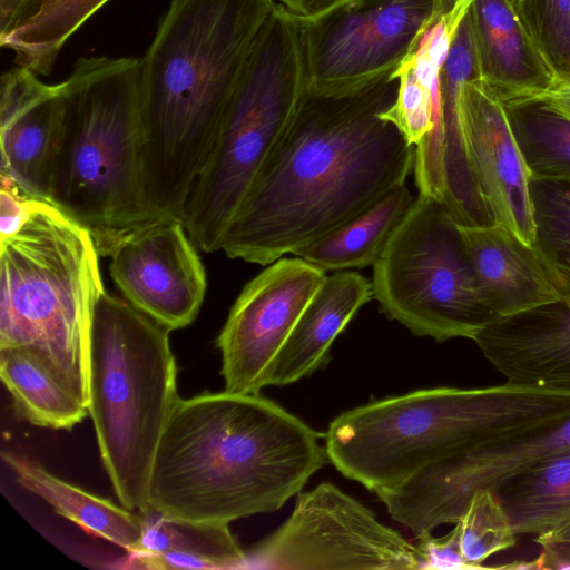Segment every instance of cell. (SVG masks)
<instances>
[{
  "label": "cell",
  "mask_w": 570,
  "mask_h": 570,
  "mask_svg": "<svg viewBox=\"0 0 570 570\" xmlns=\"http://www.w3.org/2000/svg\"><path fill=\"white\" fill-rule=\"evenodd\" d=\"M391 76L356 92L305 91L284 136L230 222L220 250L267 266L361 214L413 173L414 146L381 118Z\"/></svg>",
  "instance_id": "obj_1"
},
{
  "label": "cell",
  "mask_w": 570,
  "mask_h": 570,
  "mask_svg": "<svg viewBox=\"0 0 570 570\" xmlns=\"http://www.w3.org/2000/svg\"><path fill=\"white\" fill-rule=\"evenodd\" d=\"M322 438L259 394L180 397L156 451L148 505L226 524L277 511L328 460Z\"/></svg>",
  "instance_id": "obj_2"
},
{
  "label": "cell",
  "mask_w": 570,
  "mask_h": 570,
  "mask_svg": "<svg viewBox=\"0 0 570 570\" xmlns=\"http://www.w3.org/2000/svg\"><path fill=\"white\" fill-rule=\"evenodd\" d=\"M274 0H171L141 57L140 169L153 217L188 195Z\"/></svg>",
  "instance_id": "obj_3"
},
{
  "label": "cell",
  "mask_w": 570,
  "mask_h": 570,
  "mask_svg": "<svg viewBox=\"0 0 570 570\" xmlns=\"http://www.w3.org/2000/svg\"><path fill=\"white\" fill-rule=\"evenodd\" d=\"M570 415V392L503 384L435 387L386 397L336 416L328 461L376 493L422 468L507 433Z\"/></svg>",
  "instance_id": "obj_4"
},
{
  "label": "cell",
  "mask_w": 570,
  "mask_h": 570,
  "mask_svg": "<svg viewBox=\"0 0 570 570\" xmlns=\"http://www.w3.org/2000/svg\"><path fill=\"white\" fill-rule=\"evenodd\" d=\"M50 203L86 227L99 255L151 218L141 183V59L83 57L59 83Z\"/></svg>",
  "instance_id": "obj_5"
},
{
  "label": "cell",
  "mask_w": 570,
  "mask_h": 570,
  "mask_svg": "<svg viewBox=\"0 0 570 570\" xmlns=\"http://www.w3.org/2000/svg\"><path fill=\"white\" fill-rule=\"evenodd\" d=\"M105 292L90 232L35 199L20 229L0 239V348L30 352L88 407L92 322Z\"/></svg>",
  "instance_id": "obj_6"
},
{
  "label": "cell",
  "mask_w": 570,
  "mask_h": 570,
  "mask_svg": "<svg viewBox=\"0 0 570 570\" xmlns=\"http://www.w3.org/2000/svg\"><path fill=\"white\" fill-rule=\"evenodd\" d=\"M169 331L125 298L105 292L89 354L88 412L120 505L141 511L156 451L180 399Z\"/></svg>",
  "instance_id": "obj_7"
},
{
  "label": "cell",
  "mask_w": 570,
  "mask_h": 570,
  "mask_svg": "<svg viewBox=\"0 0 570 570\" xmlns=\"http://www.w3.org/2000/svg\"><path fill=\"white\" fill-rule=\"evenodd\" d=\"M306 89L298 20L281 3L275 4L185 204L183 223L198 250H220L230 222L284 136Z\"/></svg>",
  "instance_id": "obj_8"
},
{
  "label": "cell",
  "mask_w": 570,
  "mask_h": 570,
  "mask_svg": "<svg viewBox=\"0 0 570 570\" xmlns=\"http://www.w3.org/2000/svg\"><path fill=\"white\" fill-rule=\"evenodd\" d=\"M373 298L417 336L473 340L497 318L484 304L458 223L417 195L373 266Z\"/></svg>",
  "instance_id": "obj_9"
},
{
  "label": "cell",
  "mask_w": 570,
  "mask_h": 570,
  "mask_svg": "<svg viewBox=\"0 0 570 570\" xmlns=\"http://www.w3.org/2000/svg\"><path fill=\"white\" fill-rule=\"evenodd\" d=\"M243 569H424L419 547L331 482L299 492L289 518L246 551Z\"/></svg>",
  "instance_id": "obj_10"
},
{
  "label": "cell",
  "mask_w": 570,
  "mask_h": 570,
  "mask_svg": "<svg viewBox=\"0 0 570 570\" xmlns=\"http://www.w3.org/2000/svg\"><path fill=\"white\" fill-rule=\"evenodd\" d=\"M443 0H353L297 18L307 91L337 97L391 76Z\"/></svg>",
  "instance_id": "obj_11"
},
{
  "label": "cell",
  "mask_w": 570,
  "mask_h": 570,
  "mask_svg": "<svg viewBox=\"0 0 570 570\" xmlns=\"http://www.w3.org/2000/svg\"><path fill=\"white\" fill-rule=\"evenodd\" d=\"M570 446V415L544 421L433 462L400 484L376 492L391 518L416 538L456 523L473 494Z\"/></svg>",
  "instance_id": "obj_12"
},
{
  "label": "cell",
  "mask_w": 570,
  "mask_h": 570,
  "mask_svg": "<svg viewBox=\"0 0 570 570\" xmlns=\"http://www.w3.org/2000/svg\"><path fill=\"white\" fill-rule=\"evenodd\" d=\"M326 273L301 257L279 258L250 279L217 336L224 390L259 394L272 364Z\"/></svg>",
  "instance_id": "obj_13"
},
{
  "label": "cell",
  "mask_w": 570,
  "mask_h": 570,
  "mask_svg": "<svg viewBox=\"0 0 570 570\" xmlns=\"http://www.w3.org/2000/svg\"><path fill=\"white\" fill-rule=\"evenodd\" d=\"M197 250L183 220L166 215L124 232L106 256L125 299L175 331L195 321L206 294V272Z\"/></svg>",
  "instance_id": "obj_14"
},
{
  "label": "cell",
  "mask_w": 570,
  "mask_h": 570,
  "mask_svg": "<svg viewBox=\"0 0 570 570\" xmlns=\"http://www.w3.org/2000/svg\"><path fill=\"white\" fill-rule=\"evenodd\" d=\"M460 121L468 167L489 224L534 246L531 173L500 98L484 81L462 86Z\"/></svg>",
  "instance_id": "obj_15"
},
{
  "label": "cell",
  "mask_w": 570,
  "mask_h": 570,
  "mask_svg": "<svg viewBox=\"0 0 570 570\" xmlns=\"http://www.w3.org/2000/svg\"><path fill=\"white\" fill-rule=\"evenodd\" d=\"M61 110L59 83L47 85L20 66L2 75L0 174L31 199L50 203Z\"/></svg>",
  "instance_id": "obj_16"
},
{
  "label": "cell",
  "mask_w": 570,
  "mask_h": 570,
  "mask_svg": "<svg viewBox=\"0 0 570 570\" xmlns=\"http://www.w3.org/2000/svg\"><path fill=\"white\" fill-rule=\"evenodd\" d=\"M508 384L570 392V299L501 317L473 338Z\"/></svg>",
  "instance_id": "obj_17"
},
{
  "label": "cell",
  "mask_w": 570,
  "mask_h": 570,
  "mask_svg": "<svg viewBox=\"0 0 570 570\" xmlns=\"http://www.w3.org/2000/svg\"><path fill=\"white\" fill-rule=\"evenodd\" d=\"M458 228L484 304L497 320L560 298L535 246L498 224Z\"/></svg>",
  "instance_id": "obj_18"
},
{
  "label": "cell",
  "mask_w": 570,
  "mask_h": 570,
  "mask_svg": "<svg viewBox=\"0 0 570 570\" xmlns=\"http://www.w3.org/2000/svg\"><path fill=\"white\" fill-rule=\"evenodd\" d=\"M469 14L482 81L499 98L554 86L552 70L509 0H472Z\"/></svg>",
  "instance_id": "obj_19"
},
{
  "label": "cell",
  "mask_w": 570,
  "mask_h": 570,
  "mask_svg": "<svg viewBox=\"0 0 570 570\" xmlns=\"http://www.w3.org/2000/svg\"><path fill=\"white\" fill-rule=\"evenodd\" d=\"M372 298V283L360 273L326 276L276 355L268 385L295 383L324 365L334 340Z\"/></svg>",
  "instance_id": "obj_20"
},
{
  "label": "cell",
  "mask_w": 570,
  "mask_h": 570,
  "mask_svg": "<svg viewBox=\"0 0 570 570\" xmlns=\"http://www.w3.org/2000/svg\"><path fill=\"white\" fill-rule=\"evenodd\" d=\"M482 80L469 10L452 40L440 79L444 135L443 207L464 226L488 225L468 167L460 121V94L468 81Z\"/></svg>",
  "instance_id": "obj_21"
},
{
  "label": "cell",
  "mask_w": 570,
  "mask_h": 570,
  "mask_svg": "<svg viewBox=\"0 0 570 570\" xmlns=\"http://www.w3.org/2000/svg\"><path fill=\"white\" fill-rule=\"evenodd\" d=\"M3 462L17 483L46 501L58 514L86 532L131 551L141 535L137 511L118 507L49 472L38 462L12 451H2Z\"/></svg>",
  "instance_id": "obj_22"
},
{
  "label": "cell",
  "mask_w": 570,
  "mask_h": 570,
  "mask_svg": "<svg viewBox=\"0 0 570 570\" xmlns=\"http://www.w3.org/2000/svg\"><path fill=\"white\" fill-rule=\"evenodd\" d=\"M416 197L406 184L294 255L325 273L374 266Z\"/></svg>",
  "instance_id": "obj_23"
},
{
  "label": "cell",
  "mask_w": 570,
  "mask_h": 570,
  "mask_svg": "<svg viewBox=\"0 0 570 570\" xmlns=\"http://www.w3.org/2000/svg\"><path fill=\"white\" fill-rule=\"evenodd\" d=\"M492 492L517 535L556 530L570 521V446L510 475Z\"/></svg>",
  "instance_id": "obj_24"
},
{
  "label": "cell",
  "mask_w": 570,
  "mask_h": 570,
  "mask_svg": "<svg viewBox=\"0 0 570 570\" xmlns=\"http://www.w3.org/2000/svg\"><path fill=\"white\" fill-rule=\"evenodd\" d=\"M109 0H27L0 45L17 66L50 75L66 41Z\"/></svg>",
  "instance_id": "obj_25"
},
{
  "label": "cell",
  "mask_w": 570,
  "mask_h": 570,
  "mask_svg": "<svg viewBox=\"0 0 570 570\" xmlns=\"http://www.w3.org/2000/svg\"><path fill=\"white\" fill-rule=\"evenodd\" d=\"M0 377L14 412L33 425L71 430L89 414L87 405L23 348H0Z\"/></svg>",
  "instance_id": "obj_26"
},
{
  "label": "cell",
  "mask_w": 570,
  "mask_h": 570,
  "mask_svg": "<svg viewBox=\"0 0 570 570\" xmlns=\"http://www.w3.org/2000/svg\"><path fill=\"white\" fill-rule=\"evenodd\" d=\"M500 100L531 179L570 183V120L543 94Z\"/></svg>",
  "instance_id": "obj_27"
},
{
  "label": "cell",
  "mask_w": 570,
  "mask_h": 570,
  "mask_svg": "<svg viewBox=\"0 0 570 570\" xmlns=\"http://www.w3.org/2000/svg\"><path fill=\"white\" fill-rule=\"evenodd\" d=\"M138 512L141 517V535L136 547L128 552L189 553L218 562L220 570L244 568L246 551L240 548L228 524L170 518L150 505Z\"/></svg>",
  "instance_id": "obj_28"
},
{
  "label": "cell",
  "mask_w": 570,
  "mask_h": 570,
  "mask_svg": "<svg viewBox=\"0 0 570 570\" xmlns=\"http://www.w3.org/2000/svg\"><path fill=\"white\" fill-rule=\"evenodd\" d=\"M535 244L560 298L570 299V183L531 179Z\"/></svg>",
  "instance_id": "obj_29"
},
{
  "label": "cell",
  "mask_w": 570,
  "mask_h": 570,
  "mask_svg": "<svg viewBox=\"0 0 570 570\" xmlns=\"http://www.w3.org/2000/svg\"><path fill=\"white\" fill-rule=\"evenodd\" d=\"M455 525L459 529L462 554L470 569L482 568L491 556L517 543L509 519L493 492L473 494Z\"/></svg>",
  "instance_id": "obj_30"
},
{
  "label": "cell",
  "mask_w": 570,
  "mask_h": 570,
  "mask_svg": "<svg viewBox=\"0 0 570 570\" xmlns=\"http://www.w3.org/2000/svg\"><path fill=\"white\" fill-rule=\"evenodd\" d=\"M511 4L557 81H570V0H513Z\"/></svg>",
  "instance_id": "obj_31"
},
{
  "label": "cell",
  "mask_w": 570,
  "mask_h": 570,
  "mask_svg": "<svg viewBox=\"0 0 570 570\" xmlns=\"http://www.w3.org/2000/svg\"><path fill=\"white\" fill-rule=\"evenodd\" d=\"M419 540L416 546L424 557V569H470L462 554L456 525L443 538H433L429 533L420 537Z\"/></svg>",
  "instance_id": "obj_32"
},
{
  "label": "cell",
  "mask_w": 570,
  "mask_h": 570,
  "mask_svg": "<svg viewBox=\"0 0 570 570\" xmlns=\"http://www.w3.org/2000/svg\"><path fill=\"white\" fill-rule=\"evenodd\" d=\"M0 183V239H2L20 229L29 217L35 199L23 195L10 178L1 174Z\"/></svg>",
  "instance_id": "obj_33"
},
{
  "label": "cell",
  "mask_w": 570,
  "mask_h": 570,
  "mask_svg": "<svg viewBox=\"0 0 570 570\" xmlns=\"http://www.w3.org/2000/svg\"><path fill=\"white\" fill-rule=\"evenodd\" d=\"M534 540L540 553L530 561V569H570V521Z\"/></svg>",
  "instance_id": "obj_34"
},
{
  "label": "cell",
  "mask_w": 570,
  "mask_h": 570,
  "mask_svg": "<svg viewBox=\"0 0 570 570\" xmlns=\"http://www.w3.org/2000/svg\"><path fill=\"white\" fill-rule=\"evenodd\" d=\"M342 0H281V4L298 18L312 19L338 6Z\"/></svg>",
  "instance_id": "obj_35"
},
{
  "label": "cell",
  "mask_w": 570,
  "mask_h": 570,
  "mask_svg": "<svg viewBox=\"0 0 570 570\" xmlns=\"http://www.w3.org/2000/svg\"><path fill=\"white\" fill-rule=\"evenodd\" d=\"M541 94L570 120V81H556L550 90Z\"/></svg>",
  "instance_id": "obj_36"
},
{
  "label": "cell",
  "mask_w": 570,
  "mask_h": 570,
  "mask_svg": "<svg viewBox=\"0 0 570 570\" xmlns=\"http://www.w3.org/2000/svg\"><path fill=\"white\" fill-rule=\"evenodd\" d=\"M27 0H0V36L6 33Z\"/></svg>",
  "instance_id": "obj_37"
},
{
  "label": "cell",
  "mask_w": 570,
  "mask_h": 570,
  "mask_svg": "<svg viewBox=\"0 0 570 570\" xmlns=\"http://www.w3.org/2000/svg\"><path fill=\"white\" fill-rule=\"evenodd\" d=\"M348 1H353V0H342V2H348ZM342 2H341V3H342Z\"/></svg>",
  "instance_id": "obj_38"
},
{
  "label": "cell",
  "mask_w": 570,
  "mask_h": 570,
  "mask_svg": "<svg viewBox=\"0 0 570 570\" xmlns=\"http://www.w3.org/2000/svg\"><path fill=\"white\" fill-rule=\"evenodd\" d=\"M510 2H512L513 0H509Z\"/></svg>",
  "instance_id": "obj_39"
}]
</instances>
